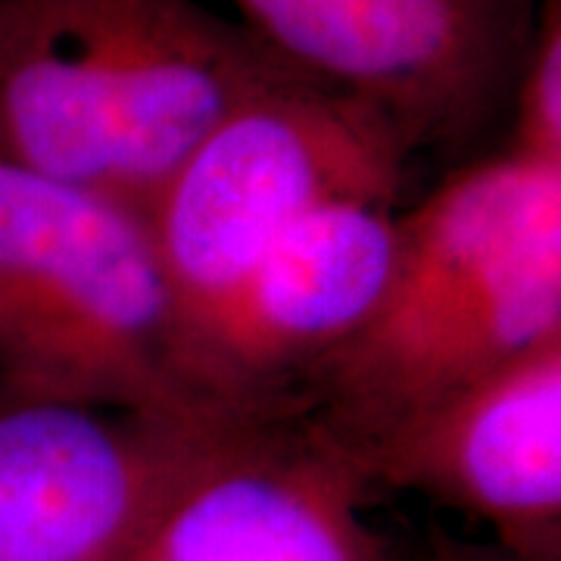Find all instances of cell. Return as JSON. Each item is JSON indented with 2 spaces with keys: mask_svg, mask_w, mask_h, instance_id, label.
Here are the masks:
<instances>
[{
  "mask_svg": "<svg viewBox=\"0 0 561 561\" xmlns=\"http://www.w3.org/2000/svg\"><path fill=\"white\" fill-rule=\"evenodd\" d=\"M405 561H515L505 556L500 546L493 542H459L437 537L427 542V549H421L415 556H405Z\"/></svg>",
  "mask_w": 561,
  "mask_h": 561,
  "instance_id": "cell-10",
  "label": "cell"
},
{
  "mask_svg": "<svg viewBox=\"0 0 561 561\" xmlns=\"http://www.w3.org/2000/svg\"><path fill=\"white\" fill-rule=\"evenodd\" d=\"M0 381L79 405L234 419L197 381L184 309L147 213L7 157Z\"/></svg>",
  "mask_w": 561,
  "mask_h": 561,
  "instance_id": "cell-2",
  "label": "cell"
},
{
  "mask_svg": "<svg viewBox=\"0 0 561 561\" xmlns=\"http://www.w3.org/2000/svg\"><path fill=\"white\" fill-rule=\"evenodd\" d=\"M397 260L400 206L341 203L294 225L191 331L203 393L234 419L302 415L378 321Z\"/></svg>",
  "mask_w": 561,
  "mask_h": 561,
  "instance_id": "cell-6",
  "label": "cell"
},
{
  "mask_svg": "<svg viewBox=\"0 0 561 561\" xmlns=\"http://www.w3.org/2000/svg\"><path fill=\"white\" fill-rule=\"evenodd\" d=\"M284 72L201 0H0V157L147 213L187 153Z\"/></svg>",
  "mask_w": 561,
  "mask_h": 561,
  "instance_id": "cell-1",
  "label": "cell"
},
{
  "mask_svg": "<svg viewBox=\"0 0 561 561\" xmlns=\"http://www.w3.org/2000/svg\"><path fill=\"white\" fill-rule=\"evenodd\" d=\"M331 437L368 493H419L483 524L515 561H561V334Z\"/></svg>",
  "mask_w": 561,
  "mask_h": 561,
  "instance_id": "cell-7",
  "label": "cell"
},
{
  "mask_svg": "<svg viewBox=\"0 0 561 561\" xmlns=\"http://www.w3.org/2000/svg\"><path fill=\"white\" fill-rule=\"evenodd\" d=\"M412 157L378 110L294 72L243 98L147 209L187 341L294 225L341 203L400 206Z\"/></svg>",
  "mask_w": 561,
  "mask_h": 561,
  "instance_id": "cell-3",
  "label": "cell"
},
{
  "mask_svg": "<svg viewBox=\"0 0 561 561\" xmlns=\"http://www.w3.org/2000/svg\"><path fill=\"white\" fill-rule=\"evenodd\" d=\"M241 421L79 405L0 381V561H131Z\"/></svg>",
  "mask_w": 561,
  "mask_h": 561,
  "instance_id": "cell-5",
  "label": "cell"
},
{
  "mask_svg": "<svg viewBox=\"0 0 561 561\" xmlns=\"http://www.w3.org/2000/svg\"><path fill=\"white\" fill-rule=\"evenodd\" d=\"M505 153L561 165V0H540L512 91Z\"/></svg>",
  "mask_w": 561,
  "mask_h": 561,
  "instance_id": "cell-9",
  "label": "cell"
},
{
  "mask_svg": "<svg viewBox=\"0 0 561 561\" xmlns=\"http://www.w3.org/2000/svg\"><path fill=\"white\" fill-rule=\"evenodd\" d=\"M294 76L459 150L512 106L540 0H228Z\"/></svg>",
  "mask_w": 561,
  "mask_h": 561,
  "instance_id": "cell-4",
  "label": "cell"
},
{
  "mask_svg": "<svg viewBox=\"0 0 561 561\" xmlns=\"http://www.w3.org/2000/svg\"><path fill=\"white\" fill-rule=\"evenodd\" d=\"M368 500L309 415L241 421L131 561H405L368 524Z\"/></svg>",
  "mask_w": 561,
  "mask_h": 561,
  "instance_id": "cell-8",
  "label": "cell"
}]
</instances>
